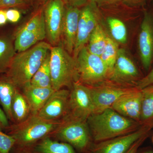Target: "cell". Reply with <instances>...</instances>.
Returning a JSON list of instances; mask_svg holds the SVG:
<instances>
[{"label": "cell", "mask_w": 153, "mask_h": 153, "mask_svg": "<svg viewBox=\"0 0 153 153\" xmlns=\"http://www.w3.org/2000/svg\"><path fill=\"white\" fill-rule=\"evenodd\" d=\"M51 47L49 43L42 41L27 50L17 52L7 71L6 77L17 88H23L30 83Z\"/></svg>", "instance_id": "1"}, {"label": "cell", "mask_w": 153, "mask_h": 153, "mask_svg": "<svg viewBox=\"0 0 153 153\" xmlns=\"http://www.w3.org/2000/svg\"><path fill=\"white\" fill-rule=\"evenodd\" d=\"M87 123L91 137L96 143L130 133L136 130L140 124L111 108L99 113L92 114L88 118Z\"/></svg>", "instance_id": "2"}, {"label": "cell", "mask_w": 153, "mask_h": 153, "mask_svg": "<svg viewBox=\"0 0 153 153\" xmlns=\"http://www.w3.org/2000/svg\"><path fill=\"white\" fill-rule=\"evenodd\" d=\"M52 88L57 91L64 87L71 88L78 81L76 60L63 45L51 47L49 60Z\"/></svg>", "instance_id": "3"}, {"label": "cell", "mask_w": 153, "mask_h": 153, "mask_svg": "<svg viewBox=\"0 0 153 153\" xmlns=\"http://www.w3.org/2000/svg\"><path fill=\"white\" fill-rule=\"evenodd\" d=\"M62 123L57 120H46L37 114H33L21 123L11 135L16 140V145L19 147L30 148L39 140L46 137Z\"/></svg>", "instance_id": "4"}, {"label": "cell", "mask_w": 153, "mask_h": 153, "mask_svg": "<svg viewBox=\"0 0 153 153\" xmlns=\"http://www.w3.org/2000/svg\"><path fill=\"white\" fill-rule=\"evenodd\" d=\"M75 60L79 82L92 86L108 80V70L101 57L89 52L86 46L80 50Z\"/></svg>", "instance_id": "5"}, {"label": "cell", "mask_w": 153, "mask_h": 153, "mask_svg": "<svg viewBox=\"0 0 153 153\" xmlns=\"http://www.w3.org/2000/svg\"><path fill=\"white\" fill-rule=\"evenodd\" d=\"M46 38L44 6L38 9L15 34L14 45L17 52L27 50Z\"/></svg>", "instance_id": "6"}, {"label": "cell", "mask_w": 153, "mask_h": 153, "mask_svg": "<svg viewBox=\"0 0 153 153\" xmlns=\"http://www.w3.org/2000/svg\"><path fill=\"white\" fill-rule=\"evenodd\" d=\"M70 89L64 122L87 121L94 110L90 88L78 81L73 83Z\"/></svg>", "instance_id": "7"}, {"label": "cell", "mask_w": 153, "mask_h": 153, "mask_svg": "<svg viewBox=\"0 0 153 153\" xmlns=\"http://www.w3.org/2000/svg\"><path fill=\"white\" fill-rule=\"evenodd\" d=\"M65 10L62 0H48L44 4L46 38L52 47L58 46L61 41Z\"/></svg>", "instance_id": "8"}, {"label": "cell", "mask_w": 153, "mask_h": 153, "mask_svg": "<svg viewBox=\"0 0 153 153\" xmlns=\"http://www.w3.org/2000/svg\"><path fill=\"white\" fill-rule=\"evenodd\" d=\"M138 68L126 50L119 49L117 58L108 81L118 85L135 87L141 79Z\"/></svg>", "instance_id": "9"}, {"label": "cell", "mask_w": 153, "mask_h": 153, "mask_svg": "<svg viewBox=\"0 0 153 153\" xmlns=\"http://www.w3.org/2000/svg\"><path fill=\"white\" fill-rule=\"evenodd\" d=\"M89 87L93 102V114L99 113L111 107L120 97L136 88L118 85L108 80Z\"/></svg>", "instance_id": "10"}, {"label": "cell", "mask_w": 153, "mask_h": 153, "mask_svg": "<svg viewBox=\"0 0 153 153\" xmlns=\"http://www.w3.org/2000/svg\"><path fill=\"white\" fill-rule=\"evenodd\" d=\"M64 123L57 132V137L78 150L85 151L89 147L90 149L92 137L87 121H68Z\"/></svg>", "instance_id": "11"}, {"label": "cell", "mask_w": 153, "mask_h": 153, "mask_svg": "<svg viewBox=\"0 0 153 153\" xmlns=\"http://www.w3.org/2000/svg\"><path fill=\"white\" fill-rule=\"evenodd\" d=\"M98 7L95 4L90 2L80 9L76 42L72 54L75 59L87 44L91 35L99 24Z\"/></svg>", "instance_id": "12"}, {"label": "cell", "mask_w": 153, "mask_h": 153, "mask_svg": "<svg viewBox=\"0 0 153 153\" xmlns=\"http://www.w3.org/2000/svg\"><path fill=\"white\" fill-rule=\"evenodd\" d=\"M137 42L141 62L149 71L153 63V15L149 11L143 12Z\"/></svg>", "instance_id": "13"}, {"label": "cell", "mask_w": 153, "mask_h": 153, "mask_svg": "<svg viewBox=\"0 0 153 153\" xmlns=\"http://www.w3.org/2000/svg\"><path fill=\"white\" fill-rule=\"evenodd\" d=\"M149 128L143 126L132 132L92 145L91 153H126L134 143L146 135Z\"/></svg>", "instance_id": "14"}, {"label": "cell", "mask_w": 153, "mask_h": 153, "mask_svg": "<svg viewBox=\"0 0 153 153\" xmlns=\"http://www.w3.org/2000/svg\"><path fill=\"white\" fill-rule=\"evenodd\" d=\"M70 91L61 89L55 91L43 107L37 113L39 117L48 120H55L66 114Z\"/></svg>", "instance_id": "15"}, {"label": "cell", "mask_w": 153, "mask_h": 153, "mask_svg": "<svg viewBox=\"0 0 153 153\" xmlns=\"http://www.w3.org/2000/svg\"><path fill=\"white\" fill-rule=\"evenodd\" d=\"M142 100L141 91L135 88L120 97L111 108L125 117L140 123Z\"/></svg>", "instance_id": "16"}, {"label": "cell", "mask_w": 153, "mask_h": 153, "mask_svg": "<svg viewBox=\"0 0 153 153\" xmlns=\"http://www.w3.org/2000/svg\"><path fill=\"white\" fill-rule=\"evenodd\" d=\"M80 12L79 8L65 6L61 39L63 47L71 55L76 42Z\"/></svg>", "instance_id": "17"}, {"label": "cell", "mask_w": 153, "mask_h": 153, "mask_svg": "<svg viewBox=\"0 0 153 153\" xmlns=\"http://www.w3.org/2000/svg\"><path fill=\"white\" fill-rule=\"evenodd\" d=\"M22 89L23 95L27 100L33 114H37L55 91L52 88L38 87L30 83Z\"/></svg>", "instance_id": "18"}, {"label": "cell", "mask_w": 153, "mask_h": 153, "mask_svg": "<svg viewBox=\"0 0 153 153\" xmlns=\"http://www.w3.org/2000/svg\"><path fill=\"white\" fill-rule=\"evenodd\" d=\"M142 94L140 123L145 126H153V85L141 89Z\"/></svg>", "instance_id": "19"}, {"label": "cell", "mask_w": 153, "mask_h": 153, "mask_svg": "<svg viewBox=\"0 0 153 153\" xmlns=\"http://www.w3.org/2000/svg\"><path fill=\"white\" fill-rule=\"evenodd\" d=\"M17 88L7 77L0 78V104L8 119L12 120V101Z\"/></svg>", "instance_id": "20"}, {"label": "cell", "mask_w": 153, "mask_h": 153, "mask_svg": "<svg viewBox=\"0 0 153 153\" xmlns=\"http://www.w3.org/2000/svg\"><path fill=\"white\" fill-rule=\"evenodd\" d=\"M36 153H76L68 143H60L46 137L33 148Z\"/></svg>", "instance_id": "21"}, {"label": "cell", "mask_w": 153, "mask_h": 153, "mask_svg": "<svg viewBox=\"0 0 153 153\" xmlns=\"http://www.w3.org/2000/svg\"><path fill=\"white\" fill-rule=\"evenodd\" d=\"M11 109L13 119L20 123L25 121L29 117L31 112L27 100L17 89L14 94Z\"/></svg>", "instance_id": "22"}, {"label": "cell", "mask_w": 153, "mask_h": 153, "mask_svg": "<svg viewBox=\"0 0 153 153\" xmlns=\"http://www.w3.org/2000/svg\"><path fill=\"white\" fill-rule=\"evenodd\" d=\"M16 53L10 39L0 38V74L7 72Z\"/></svg>", "instance_id": "23"}, {"label": "cell", "mask_w": 153, "mask_h": 153, "mask_svg": "<svg viewBox=\"0 0 153 153\" xmlns=\"http://www.w3.org/2000/svg\"><path fill=\"white\" fill-rule=\"evenodd\" d=\"M108 36L101 25L98 24L89 37L87 47L89 52L100 56L106 46Z\"/></svg>", "instance_id": "24"}, {"label": "cell", "mask_w": 153, "mask_h": 153, "mask_svg": "<svg viewBox=\"0 0 153 153\" xmlns=\"http://www.w3.org/2000/svg\"><path fill=\"white\" fill-rule=\"evenodd\" d=\"M49 60L50 52L31 79V85L41 88H52Z\"/></svg>", "instance_id": "25"}, {"label": "cell", "mask_w": 153, "mask_h": 153, "mask_svg": "<svg viewBox=\"0 0 153 153\" xmlns=\"http://www.w3.org/2000/svg\"><path fill=\"white\" fill-rule=\"evenodd\" d=\"M106 22L113 39L118 44H125L128 34L124 23L120 19L112 17H108Z\"/></svg>", "instance_id": "26"}, {"label": "cell", "mask_w": 153, "mask_h": 153, "mask_svg": "<svg viewBox=\"0 0 153 153\" xmlns=\"http://www.w3.org/2000/svg\"><path fill=\"white\" fill-rule=\"evenodd\" d=\"M119 49L117 42L108 37L106 46L100 57L107 68L109 76L113 69Z\"/></svg>", "instance_id": "27"}, {"label": "cell", "mask_w": 153, "mask_h": 153, "mask_svg": "<svg viewBox=\"0 0 153 153\" xmlns=\"http://www.w3.org/2000/svg\"><path fill=\"white\" fill-rule=\"evenodd\" d=\"M16 143L13 137L2 131L1 126H0V153H10Z\"/></svg>", "instance_id": "28"}, {"label": "cell", "mask_w": 153, "mask_h": 153, "mask_svg": "<svg viewBox=\"0 0 153 153\" xmlns=\"http://www.w3.org/2000/svg\"><path fill=\"white\" fill-rule=\"evenodd\" d=\"M31 3L30 0H0V10L27 8Z\"/></svg>", "instance_id": "29"}, {"label": "cell", "mask_w": 153, "mask_h": 153, "mask_svg": "<svg viewBox=\"0 0 153 153\" xmlns=\"http://www.w3.org/2000/svg\"><path fill=\"white\" fill-rule=\"evenodd\" d=\"M151 85H153V67L147 75L141 78L137 82L135 87L141 90L144 88Z\"/></svg>", "instance_id": "30"}, {"label": "cell", "mask_w": 153, "mask_h": 153, "mask_svg": "<svg viewBox=\"0 0 153 153\" xmlns=\"http://www.w3.org/2000/svg\"><path fill=\"white\" fill-rule=\"evenodd\" d=\"M6 14L8 21L12 23H17L21 19V13L17 9L11 8L6 10Z\"/></svg>", "instance_id": "31"}, {"label": "cell", "mask_w": 153, "mask_h": 153, "mask_svg": "<svg viewBox=\"0 0 153 153\" xmlns=\"http://www.w3.org/2000/svg\"><path fill=\"white\" fill-rule=\"evenodd\" d=\"M62 1L65 6L79 9L87 5L90 2V0H62Z\"/></svg>", "instance_id": "32"}, {"label": "cell", "mask_w": 153, "mask_h": 153, "mask_svg": "<svg viewBox=\"0 0 153 153\" xmlns=\"http://www.w3.org/2000/svg\"><path fill=\"white\" fill-rule=\"evenodd\" d=\"M121 1L122 0H90V2L95 4L98 7L114 5Z\"/></svg>", "instance_id": "33"}, {"label": "cell", "mask_w": 153, "mask_h": 153, "mask_svg": "<svg viewBox=\"0 0 153 153\" xmlns=\"http://www.w3.org/2000/svg\"><path fill=\"white\" fill-rule=\"evenodd\" d=\"M146 135L142 137L138 140H137L135 143H134L132 146L130 148L127 152L126 153H137V152L138 149L140 147V145L143 142L144 140L146 138Z\"/></svg>", "instance_id": "34"}, {"label": "cell", "mask_w": 153, "mask_h": 153, "mask_svg": "<svg viewBox=\"0 0 153 153\" xmlns=\"http://www.w3.org/2000/svg\"><path fill=\"white\" fill-rule=\"evenodd\" d=\"M128 5L133 7H140L143 4L145 0H122Z\"/></svg>", "instance_id": "35"}, {"label": "cell", "mask_w": 153, "mask_h": 153, "mask_svg": "<svg viewBox=\"0 0 153 153\" xmlns=\"http://www.w3.org/2000/svg\"><path fill=\"white\" fill-rule=\"evenodd\" d=\"M0 126L1 127H6L8 126V118L4 111L0 108Z\"/></svg>", "instance_id": "36"}, {"label": "cell", "mask_w": 153, "mask_h": 153, "mask_svg": "<svg viewBox=\"0 0 153 153\" xmlns=\"http://www.w3.org/2000/svg\"><path fill=\"white\" fill-rule=\"evenodd\" d=\"M7 21L6 10H0V26L5 25Z\"/></svg>", "instance_id": "37"}, {"label": "cell", "mask_w": 153, "mask_h": 153, "mask_svg": "<svg viewBox=\"0 0 153 153\" xmlns=\"http://www.w3.org/2000/svg\"><path fill=\"white\" fill-rule=\"evenodd\" d=\"M36 1H37L40 2L44 1H45V0H36Z\"/></svg>", "instance_id": "38"}, {"label": "cell", "mask_w": 153, "mask_h": 153, "mask_svg": "<svg viewBox=\"0 0 153 153\" xmlns=\"http://www.w3.org/2000/svg\"><path fill=\"white\" fill-rule=\"evenodd\" d=\"M143 153H153V152H150V151H149V152H145Z\"/></svg>", "instance_id": "39"}, {"label": "cell", "mask_w": 153, "mask_h": 153, "mask_svg": "<svg viewBox=\"0 0 153 153\" xmlns=\"http://www.w3.org/2000/svg\"><path fill=\"white\" fill-rule=\"evenodd\" d=\"M20 153H30L29 152H20Z\"/></svg>", "instance_id": "40"}, {"label": "cell", "mask_w": 153, "mask_h": 153, "mask_svg": "<svg viewBox=\"0 0 153 153\" xmlns=\"http://www.w3.org/2000/svg\"><path fill=\"white\" fill-rule=\"evenodd\" d=\"M30 1H31V3H32L33 2V1H34V0H30Z\"/></svg>", "instance_id": "41"}, {"label": "cell", "mask_w": 153, "mask_h": 153, "mask_svg": "<svg viewBox=\"0 0 153 153\" xmlns=\"http://www.w3.org/2000/svg\"></svg>", "instance_id": "42"}]
</instances>
